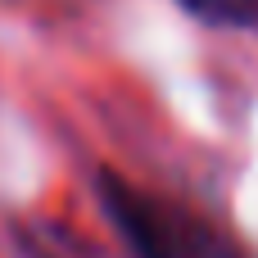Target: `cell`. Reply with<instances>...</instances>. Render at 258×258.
Segmentation results:
<instances>
[{
    "label": "cell",
    "mask_w": 258,
    "mask_h": 258,
    "mask_svg": "<svg viewBox=\"0 0 258 258\" xmlns=\"http://www.w3.org/2000/svg\"><path fill=\"white\" fill-rule=\"evenodd\" d=\"M95 190L109 222L136 258H240L236 245L222 240V231L209 227L200 213L168 204L150 190H136L118 172H100Z\"/></svg>",
    "instance_id": "1"
}]
</instances>
